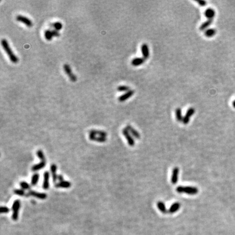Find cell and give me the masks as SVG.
<instances>
[{
    "mask_svg": "<svg viewBox=\"0 0 235 235\" xmlns=\"http://www.w3.org/2000/svg\"><path fill=\"white\" fill-rule=\"evenodd\" d=\"M1 45L5 52L8 55L10 62L13 64L18 63L19 62V58L12 51L8 41L5 39H2L1 40Z\"/></svg>",
    "mask_w": 235,
    "mask_h": 235,
    "instance_id": "cell-1",
    "label": "cell"
},
{
    "mask_svg": "<svg viewBox=\"0 0 235 235\" xmlns=\"http://www.w3.org/2000/svg\"><path fill=\"white\" fill-rule=\"evenodd\" d=\"M176 190L178 193H186L189 195H195L199 192L198 188L191 186H178Z\"/></svg>",
    "mask_w": 235,
    "mask_h": 235,
    "instance_id": "cell-2",
    "label": "cell"
},
{
    "mask_svg": "<svg viewBox=\"0 0 235 235\" xmlns=\"http://www.w3.org/2000/svg\"><path fill=\"white\" fill-rule=\"evenodd\" d=\"M20 206H21V202H20L19 199L15 200L13 203L12 207V210L13 211L12 218L14 221H16L18 219Z\"/></svg>",
    "mask_w": 235,
    "mask_h": 235,
    "instance_id": "cell-3",
    "label": "cell"
},
{
    "mask_svg": "<svg viewBox=\"0 0 235 235\" xmlns=\"http://www.w3.org/2000/svg\"><path fill=\"white\" fill-rule=\"evenodd\" d=\"M63 69L64 72L67 75V76L69 78L70 80L72 82H75L77 81V76L72 72V68L70 66L67 64H64L63 65Z\"/></svg>",
    "mask_w": 235,
    "mask_h": 235,
    "instance_id": "cell-4",
    "label": "cell"
},
{
    "mask_svg": "<svg viewBox=\"0 0 235 235\" xmlns=\"http://www.w3.org/2000/svg\"><path fill=\"white\" fill-rule=\"evenodd\" d=\"M15 19L17 21L22 23L28 27H32L33 26L32 21L25 16L22 15H18L16 16Z\"/></svg>",
    "mask_w": 235,
    "mask_h": 235,
    "instance_id": "cell-5",
    "label": "cell"
},
{
    "mask_svg": "<svg viewBox=\"0 0 235 235\" xmlns=\"http://www.w3.org/2000/svg\"><path fill=\"white\" fill-rule=\"evenodd\" d=\"M122 132H123V135L124 136L125 138L127 140L129 145L131 146H134L135 145V141H134L132 136L129 132V131L127 130L126 128H125L123 130Z\"/></svg>",
    "mask_w": 235,
    "mask_h": 235,
    "instance_id": "cell-6",
    "label": "cell"
},
{
    "mask_svg": "<svg viewBox=\"0 0 235 235\" xmlns=\"http://www.w3.org/2000/svg\"><path fill=\"white\" fill-rule=\"evenodd\" d=\"M195 110L193 107H191L187 110L186 114L183 118L182 123L183 124L187 125L189 123V120H190V118L194 115V114L195 113Z\"/></svg>",
    "mask_w": 235,
    "mask_h": 235,
    "instance_id": "cell-7",
    "label": "cell"
},
{
    "mask_svg": "<svg viewBox=\"0 0 235 235\" xmlns=\"http://www.w3.org/2000/svg\"><path fill=\"white\" fill-rule=\"evenodd\" d=\"M28 195L29 196H32V197L37 198L41 200H44L46 199L47 198V194L44 193H39V192L34 191H29L28 192Z\"/></svg>",
    "mask_w": 235,
    "mask_h": 235,
    "instance_id": "cell-8",
    "label": "cell"
},
{
    "mask_svg": "<svg viewBox=\"0 0 235 235\" xmlns=\"http://www.w3.org/2000/svg\"><path fill=\"white\" fill-rule=\"evenodd\" d=\"M134 90H130L129 91L126 92L124 94L120 95L119 97H118V100L119 102H123L124 101H126L127 99H129L131 97L134 95Z\"/></svg>",
    "mask_w": 235,
    "mask_h": 235,
    "instance_id": "cell-9",
    "label": "cell"
},
{
    "mask_svg": "<svg viewBox=\"0 0 235 235\" xmlns=\"http://www.w3.org/2000/svg\"><path fill=\"white\" fill-rule=\"evenodd\" d=\"M44 181L43 183V188L45 190H48L50 187V173L46 171L43 174Z\"/></svg>",
    "mask_w": 235,
    "mask_h": 235,
    "instance_id": "cell-10",
    "label": "cell"
},
{
    "mask_svg": "<svg viewBox=\"0 0 235 235\" xmlns=\"http://www.w3.org/2000/svg\"><path fill=\"white\" fill-rule=\"evenodd\" d=\"M179 172H180V170L178 167H175L173 168L172 178H171V182L173 185H175L176 184V183H178Z\"/></svg>",
    "mask_w": 235,
    "mask_h": 235,
    "instance_id": "cell-11",
    "label": "cell"
},
{
    "mask_svg": "<svg viewBox=\"0 0 235 235\" xmlns=\"http://www.w3.org/2000/svg\"><path fill=\"white\" fill-rule=\"evenodd\" d=\"M141 51L143 54V58L145 60L148 59L150 56V51H149V48L148 45L144 43L142 45L141 47Z\"/></svg>",
    "mask_w": 235,
    "mask_h": 235,
    "instance_id": "cell-12",
    "label": "cell"
},
{
    "mask_svg": "<svg viewBox=\"0 0 235 235\" xmlns=\"http://www.w3.org/2000/svg\"><path fill=\"white\" fill-rule=\"evenodd\" d=\"M57 166L54 164H51L50 167V170L52 176L53 181V183H56L58 180V175L57 174Z\"/></svg>",
    "mask_w": 235,
    "mask_h": 235,
    "instance_id": "cell-13",
    "label": "cell"
},
{
    "mask_svg": "<svg viewBox=\"0 0 235 235\" xmlns=\"http://www.w3.org/2000/svg\"><path fill=\"white\" fill-rule=\"evenodd\" d=\"M126 128L127 129V130L129 131L131 134L135 137L137 139H140V134H139V132L134 129V127H132L131 125H127Z\"/></svg>",
    "mask_w": 235,
    "mask_h": 235,
    "instance_id": "cell-14",
    "label": "cell"
},
{
    "mask_svg": "<svg viewBox=\"0 0 235 235\" xmlns=\"http://www.w3.org/2000/svg\"><path fill=\"white\" fill-rule=\"evenodd\" d=\"M89 138L90 140H91L92 141H95V142H99V143H104L107 141L106 137L97 136L93 135V134H89Z\"/></svg>",
    "mask_w": 235,
    "mask_h": 235,
    "instance_id": "cell-15",
    "label": "cell"
},
{
    "mask_svg": "<svg viewBox=\"0 0 235 235\" xmlns=\"http://www.w3.org/2000/svg\"><path fill=\"white\" fill-rule=\"evenodd\" d=\"M204 14L208 20L213 19L216 15V12H215V10L211 8H207L205 11Z\"/></svg>",
    "mask_w": 235,
    "mask_h": 235,
    "instance_id": "cell-16",
    "label": "cell"
},
{
    "mask_svg": "<svg viewBox=\"0 0 235 235\" xmlns=\"http://www.w3.org/2000/svg\"><path fill=\"white\" fill-rule=\"evenodd\" d=\"M72 186V183L69 181H63L62 182L57 183L55 184V187L61 188H69Z\"/></svg>",
    "mask_w": 235,
    "mask_h": 235,
    "instance_id": "cell-17",
    "label": "cell"
},
{
    "mask_svg": "<svg viewBox=\"0 0 235 235\" xmlns=\"http://www.w3.org/2000/svg\"><path fill=\"white\" fill-rule=\"evenodd\" d=\"M180 207H181V204L179 202H175L173 204L172 206L169 208V209L168 210V212L171 214L174 213L179 210V209L180 208Z\"/></svg>",
    "mask_w": 235,
    "mask_h": 235,
    "instance_id": "cell-18",
    "label": "cell"
},
{
    "mask_svg": "<svg viewBox=\"0 0 235 235\" xmlns=\"http://www.w3.org/2000/svg\"><path fill=\"white\" fill-rule=\"evenodd\" d=\"M145 61L143 58H136L131 61V64L134 67H138L143 64Z\"/></svg>",
    "mask_w": 235,
    "mask_h": 235,
    "instance_id": "cell-19",
    "label": "cell"
},
{
    "mask_svg": "<svg viewBox=\"0 0 235 235\" xmlns=\"http://www.w3.org/2000/svg\"><path fill=\"white\" fill-rule=\"evenodd\" d=\"M45 166H46V162L41 161L40 163L33 165L31 169L33 172H37V171L43 169L45 167Z\"/></svg>",
    "mask_w": 235,
    "mask_h": 235,
    "instance_id": "cell-20",
    "label": "cell"
},
{
    "mask_svg": "<svg viewBox=\"0 0 235 235\" xmlns=\"http://www.w3.org/2000/svg\"><path fill=\"white\" fill-rule=\"evenodd\" d=\"M89 134H93L95 136H99L100 137H106L107 136V132L102 130H91L89 131Z\"/></svg>",
    "mask_w": 235,
    "mask_h": 235,
    "instance_id": "cell-21",
    "label": "cell"
},
{
    "mask_svg": "<svg viewBox=\"0 0 235 235\" xmlns=\"http://www.w3.org/2000/svg\"><path fill=\"white\" fill-rule=\"evenodd\" d=\"M157 206L158 210L161 211L163 214H166L168 212V210L167 209L165 204L163 202H158L157 203Z\"/></svg>",
    "mask_w": 235,
    "mask_h": 235,
    "instance_id": "cell-22",
    "label": "cell"
},
{
    "mask_svg": "<svg viewBox=\"0 0 235 235\" xmlns=\"http://www.w3.org/2000/svg\"><path fill=\"white\" fill-rule=\"evenodd\" d=\"M217 33V30L215 29H207L206 31H205L204 35L208 38H211L213 36H215Z\"/></svg>",
    "mask_w": 235,
    "mask_h": 235,
    "instance_id": "cell-23",
    "label": "cell"
},
{
    "mask_svg": "<svg viewBox=\"0 0 235 235\" xmlns=\"http://www.w3.org/2000/svg\"><path fill=\"white\" fill-rule=\"evenodd\" d=\"M212 22H213V19L207 20V21H205L204 23L202 24V25L199 27V29L202 31H205L212 24Z\"/></svg>",
    "mask_w": 235,
    "mask_h": 235,
    "instance_id": "cell-24",
    "label": "cell"
},
{
    "mask_svg": "<svg viewBox=\"0 0 235 235\" xmlns=\"http://www.w3.org/2000/svg\"><path fill=\"white\" fill-rule=\"evenodd\" d=\"M44 37L47 41H51L53 38L52 30L51 29H46L44 32Z\"/></svg>",
    "mask_w": 235,
    "mask_h": 235,
    "instance_id": "cell-25",
    "label": "cell"
},
{
    "mask_svg": "<svg viewBox=\"0 0 235 235\" xmlns=\"http://www.w3.org/2000/svg\"><path fill=\"white\" fill-rule=\"evenodd\" d=\"M176 118L178 122H183V117L182 115V111L180 108H177L175 110Z\"/></svg>",
    "mask_w": 235,
    "mask_h": 235,
    "instance_id": "cell-26",
    "label": "cell"
},
{
    "mask_svg": "<svg viewBox=\"0 0 235 235\" xmlns=\"http://www.w3.org/2000/svg\"><path fill=\"white\" fill-rule=\"evenodd\" d=\"M40 178V175L38 173H35L34 174L31 178V184L32 186H34L35 185H37V184L38 183V182L39 179Z\"/></svg>",
    "mask_w": 235,
    "mask_h": 235,
    "instance_id": "cell-27",
    "label": "cell"
},
{
    "mask_svg": "<svg viewBox=\"0 0 235 235\" xmlns=\"http://www.w3.org/2000/svg\"><path fill=\"white\" fill-rule=\"evenodd\" d=\"M50 27H52L53 28H54V29L58 31L62 29L63 28L62 24L61 22H59V21L54 22L52 24H51L50 25Z\"/></svg>",
    "mask_w": 235,
    "mask_h": 235,
    "instance_id": "cell-28",
    "label": "cell"
},
{
    "mask_svg": "<svg viewBox=\"0 0 235 235\" xmlns=\"http://www.w3.org/2000/svg\"><path fill=\"white\" fill-rule=\"evenodd\" d=\"M14 193L16 195H19L20 197H29L28 194L25 193L24 190L22 189H15Z\"/></svg>",
    "mask_w": 235,
    "mask_h": 235,
    "instance_id": "cell-29",
    "label": "cell"
},
{
    "mask_svg": "<svg viewBox=\"0 0 235 235\" xmlns=\"http://www.w3.org/2000/svg\"><path fill=\"white\" fill-rule=\"evenodd\" d=\"M37 156L38 157L39 159L41 160V161L43 162H46V158L45 157V155L44 154V153L43 152L42 150H38L37 151Z\"/></svg>",
    "mask_w": 235,
    "mask_h": 235,
    "instance_id": "cell-30",
    "label": "cell"
},
{
    "mask_svg": "<svg viewBox=\"0 0 235 235\" xmlns=\"http://www.w3.org/2000/svg\"><path fill=\"white\" fill-rule=\"evenodd\" d=\"M117 91L120 92L123 91H130V87L127 86H119L117 87Z\"/></svg>",
    "mask_w": 235,
    "mask_h": 235,
    "instance_id": "cell-31",
    "label": "cell"
},
{
    "mask_svg": "<svg viewBox=\"0 0 235 235\" xmlns=\"http://www.w3.org/2000/svg\"><path fill=\"white\" fill-rule=\"evenodd\" d=\"M20 186L21 188L22 189H25V190H28L31 188V186L29 185V183L25 181H22L20 183Z\"/></svg>",
    "mask_w": 235,
    "mask_h": 235,
    "instance_id": "cell-32",
    "label": "cell"
},
{
    "mask_svg": "<svg viewBox=\"0 0 235 235\" xmlns=\"http://www.w3.org/2000/svg\"><path fill=\"white\" fill-rule=\"evenodd\" d=\"M10 212V209L7 206L1 207V213H7Z\"/></svg>",
    "mask_w": 235,
    "mask_h": 235,
    "instance_id": "cell-33",
    "label": "cell"
},
{
    "mask_svg": "<svg viewBox=\"0 0 235 235\" xmlns=\"http://www.w3.org/2000/svg\"><path fill=\"white\" fill-rule=\"evenodd\" d=\"M197 2L199 5H200V6H202V7H205V6H206L207 5L206 1H203V0L197 1Z\"/></svg>",
    "mask_w": 235,
    "mask_h": 235,
    "instance_id": "cell-34",
    "label": "cell"
},
{
    "mask_svg": "<svg viewBox=\"0 0 235 235\" xmlns=\"http://www.w3.org/2000/svg\"><path fill=\"white\" fill-rule=\"evenodd\" d=\"M52 33L53 37H60V35H61V34L59 33V31H56V30H55V29H52Z\"/></svg>",
    "mask_w": 235,
    "mask_h": 235,
    "instance_id": "cell-35",
    "label": "cell"
},
{
    "mask_svg": "<svg viewBox=\"0 0 235 235\" xmlns=\"http://www.w3.org/2000/svg\"><path fill=\"white\" fill-rule=\"evenodd\" d=\"M58 180L59 181V182L64 181V178L62 175H58Z\"/></svg>",
    "mask_w": 235,
    "mask_h": 235,
    "instance_id": "cell-36",
    "label": "cell"
},
{
    "mask_svg": "<svg viewBox=\"0 0 235 235\" xmlns=\"http://www.w3.org/2000/svg\"><path fill=\"white\" fill-rule=\"evenodd\" d=\"M232 106H233V107L235 108V100L234 101V102H233V103H232Z\"/></svg>",
    "mask_w": 235,
    "mask_h": 235,
    "instance_id": "cell-37",
    "label": "cell"
}]
</instances>
